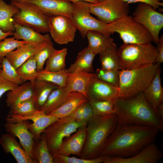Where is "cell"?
Segmentation results:
<instances>
[{"mask_svg":"<svg viewBox=\"0 0 163 163\" xmlns=\"http://www.w3.org/2000/svg\"><path fill=\"white\" fill-rule=\"evenodd\" d=\"M53 157L54 163H101L103 162L104 160L102 155L91 159L70 157L59 154L54 155Z\"/></svg>","mask_w":163,"mask_h":163,"instance_id":"60d3db41","label":"cell"},{"mask_svg":"<svg viewBox=\"0 0 163 163\" xmlns=\"http://www.w3.org/2000/svg\"><path fill=\"white\" fill-rule=\"evenodd\" d=\"M161 72L159 65L153 79L143 92L147 102L156 113L158 106L163 103V88L161 84Z\"/></svg>","mask_w":163,"mask_h":163,"instance_id":"44dd1931","label":"cell"},{"mask_svg":"<svg viewBox=\"0 0 163 163\" xmlns=\"http://www.w3.org/2000/svg\"><path fill=\"white\" fill-rule=\"evenodd\" d=\"M37 5L47 16L62 15L71 19L73 10L72 3L65 0H26Z\"/></svg>","mask_w":163,"mask_h":163,"instance_id":"e0dca14e","label":"cell"},{"mask_svg":"<svg viewBox=\"0 0 163 163\" xmlns=\"http://www.w3.org/2000/svg\"><path fill=\"white\" fill-rule=\"evenodd\" d=\"M159 1H163V0H159Z\"/></svg>","mask_w":163,"mask_h":163,"instance_id":"db71d44e","label":"cell"},{"mask_svg":"<svg viewBox=\"0 0 163 163\" xmlns=\"http://www.w3.org/2000/svg\"><path fill=\"white\" fill-rule=\"evenodd\" d=\"M37 110L32 97L10 108L9 114L27 116L32 114Z\"/></svg>","mask_w":163,"mask_h":163,"instance_id":"f35d334b","label":"cell"},{"mask_svg":"<svg viewBox=\"0 0 163 163\" xmlns=\"http://www.w3.org/2000/svg\"><path fill=\"white\" fill-rule=\"evenodd\" d=\"M117 124L115 114L94 116L86 125V140L80 158L91 159L101 156L107 139Z\"/></svg>","mask_w":163,"mask_h":163,"instance_id":"3957f363","label":"cell"},{"mask_svg":"<svg viewBox=\"0 0 163 163\" xmlns=\"http://www.w3.org/2000/svg\"><path fill=\"white\" fill-rule=\"evenodd\" d=\"M32 154L34 163H54L53 156L50 152L43 132L41 134L40 139L34 141Z\"/></svg>","mask_w":163,"mask_h":163,"instance_id":"4dcf8cb0","label":"cell"},{"mask_svg":"<svg viewBox=\"0 0 163 163\" xmlns=\"http://www.w3.org/2000/svg\"><path fill=\"white\" fill-rule=\"evenodd\" d=\"M128 4L140 2L148 4L151 6L154 9L156 10L163 6V2L159 0H123Z\"/></svg>","mask_w":163,"mask_h":163,"instance_id":"f6af8a7d","label":"cell"},{"mask_svg":"<svg viewBox=\"0 0 163 163\" xmlns=\"http://www.w3.org/2000/svg\"><path fill=\"white\" fill-rule=\"evenodd\" d=\"M132 17L148 30L153 37V42L158 43L160 31L163 27V14L149 5L141 3L137 5Z\"/></svg>","mask_w":163,"mask_h":163,"instance_id":"8fae6325","label":"cell"},{"mask_svg":"<svg viewBox=\"0 0 163 163\" xmlns=\"http://www.w3.org/2000/svg\"><path fill=\"white\" fill-rule=\"evenodd\" d=\"M86 124L76 122L69 117L58 119L49 125L43 132L51 155L57 154L64 139Z\"/></svg>","mask_w":163,"mask_h":163,"instance_id":"ba28073f","label":"cell"},{"mask_svg":"<svg viewBox=\"0 0 163 163\" xmlns=\"http://www.w3.org/2000/svg\"><path fill=\"white\" fill-rule=\"evenodd\" d=\"M20 11L16 6L11 3L8 4L0 0V29L7 32L14 31L13 18Z\"/></svg>","mask_w":163,"mask_h":163,"instance_id":"83f0119b","label":"cell"},{"mask_svg":"<svg viewBox=\"0 0 163 163\" xmlns=\"http://www.w3.org/2000/svg\"><path fill=\"white\" fill-rule=\"evenodd\" d=\"M159 132L157 129L148 126H117L107 139L101 155L118 157L132 156L154 143Z\"/></svg>","mask_w":163,"mask_h":163,"instance_id":"6da1fadb","label":"cell"},{"mask_svg":"<svg viewBox=\"0 0 163 163\" xmlns=\"http://www.w3.org/2000/svg\"><path fill=\"white\" fill-rule=\"evenodd\" d=\"M86 125L79 127L76 132L63 140L58 154L69 156L80 157L86 140Z\"/></svg>","mask_w":163,"mask_h":163,"instance_id":"ac0fdd59","label":"cell"},{"mask_svg":"<svg viewBox=\"0 0 163 163\" xmlns=\"http://www.w3.org/2000/svg\"><path fill=\"white\" fill-rule=\"evenodd\" d=\"M95 74L96 77L99 79L118 88L119 70L97 68Z\"/></svg>","mask_w":163,"mask_h":163,"instance_id":"ab89813d","label":"cell"},{"mask_svg":"<svg viewBox=\"0 0 163 163\" xmlns=\"http://www.w3.org/2000/svg\"><path fill=\"white\" fill-rule=\"evenodd\" d=\"M72 2V3L77 2L80 1H84L88 2L90 3H98L95 0H65Z\"/></svg>","mask_w":163,"mask_h":163,"instance_id":"f907efd6","label":"cell"},{"mask_svg":"<svg viewBox=\"0 0 163 163\" xmlns=\"http://www.w3.org/2000/svg\"><path fill=\"white\" fill-rule=\"evenodd\" d=\"M13 32H5L0 29V41L9 36L13 35Z\"/></svg>","mask_w":163,"mask_h":163,"instance_id":"681fc988","label":"cell"},{"mask_svg":"<svg viewBox=\"0 0 163 163\" xmlns=\"http://www.w3.org/2000/svg\"><path fill=\"white\" fill-rule=\"evenodd\" d=\"M33 85L34 90L33 98L35 106L37 110H40L51 93L59 86L48 82L37 80H36Z\"/></svg>","mask_w":163,"mask_h":163,"instance_id":"4316f807","label":"cell"},{"mask_svg":"<svg viewBox=\"0 0 163 163\" xmlns=\"http://www.w3.org/2000/svg\"><path fill=\"white\" fill-rule=\"evenodd\" d=\"M96 0L97 2H100L103 1L104 0Z\"/></svg>","mask_w":163,"mask_h":163,"instance_id":"f5cc1de1","label":"cell"},{"mask_svg":"<svg viewBox=\"0 0 163 163\" xmlns=\"http://www.w3.org/2000/svg\"><path fill=\"white\" fill-rule=\"evenodd\" d=\"M94 75L95 73L76 70L70 73L67 80L66 86L70 92H79L86 97L87 85L91 78Z\"/></svg>","mask_w":163,"mask_h":163,"instance_id":"d4e9b609","label":"cell"},{"mask_svg":"<svg viewBox=\"0 0 163 163\" xmlns=\"http://www.w3.org/2000/svg\"><path fill=\"white\" fill-rule=\"evenodd\" d=\"M26 43L15 39L14 37L6 38L0 41V57H5L19 46Z\"/></svg>","mask_w":163,"mask_h":163,"instance_id":"b9f144b4","label":"cell"},{"mask_svg":"<svg viewBox=\"0 0 163 163\" xmlns=\"http://www.w3.org/2000/svg\"><path fill=\"white\" fill-rule=\"evenodd\" d=\"M115 100L89 101L95 116H107L115 114Z\"/></svg>","mask_w":163,"mask_h":163,"instance_id":"d590c367","label":"cell"},{"mask_svg":"<svg viewBox=\"0 0 163 163\" xmlns=\"http://www.w3.org/2000/svg\"><path fill=\"white\" fill-rule=\"evenodd\" d=\"M96 54L88 47L78 54L75 62L67 69L69 73L76 70H80L91 73L93 71L92 63Z\"/></svg>","mask_w":163,"mask_h":163,"instance_id":"f546056e","label":"cell"},{"mask_svg":"<svg viewBox=\"0 0 163 163\" xmlns=\"http://www.w3.org/2000/svg\"><path fill=\"white\" fill-rule=\"evenodd\" d=\"M46 42L37 44L25 43L18 47L5 57L17 70L29 58L34 55Z\"/></svg>","mask_w":163,"mask_h":163,"instance_id":"ffe728a7","label":"cell"},{"mask_svg":"<svg viewBox=\"0 0 163 163\" xmlns=\"http://www.w3.org/2000/svg\"><path fill=\"white\" fill-rule=\"evenodd\" d=\"M112 34H119L123 44L151 43L153 39L150 32L142 25L128 15L108 24Z\"/></svg>","mask_w":163,"mask_h":163,"instance_id":"8992f818","label":"cell"},{"mask_svg":"<svg viewBox=\"0 0 163 163\" xmlns=\"http://www.w3.org/2000/svg\"><path fill=\"white\" fill-rule=\"evenodd\" d=\"M110 36L97 31H88L85 37L88 40V47L96 55L100 54L113 43Z\"/></svg>","mask_w":163,"mask_h":163,"instance_id":"484cf974","label":"cell"},{"mask_svg":"<svg viewBox=\"0 0 163 163\" xmlns=\"http://www.w3.org/2000/svg\"><path fill=\"white\" fill-rule=\"evenodd\" d=\"M70 73L66 68L56 72L46 71L43 69L38 72L36 80L48 82L59 87L65 86Z\"/></svg>","mask_w":163,"mask_h":163,"instance_id":"d6a6232c","label":"cell"},{"mask_svg":"<svg viewBox=\"0 0 163 163\" xmlns=\"http://www.w3.org/2000/svg\"><path fill=\"white\" fill-rule=\"evenodd\" d=\"M88 100L83 94L76 91L71 92L59 107L48 114L54 115L58 119L68 117L77 108Z\"/></svg>","mask_w":163,"mask_h":163,"instance_id":"603a6c76","label":"cell"},{"mask_svg":"<svg viewBox=\"0 0 163 163\" xmlns=\"http://www.w3.org/2000/svg\"><path fill=\"white\" fill-rule=\"evenodd\" d=\"M1 68L0 74L5 79L18 85L24 82L18 74L17 70L5 57L2 58Z\"/></svg>","mask_w":163,"mask_h":163,"instance_id":"8d00e7d4","label":"cell"},{"mask_svg":"<svg viewBox=\"0 0 163 163\" xmlns=\"http://www.w3.org/2000/svg\"><path fill=\"white\" fill-rule=\"evenodd\" d=\"M13 23L15 30L13 35L17 40L34 44H40L51 40L50 37L48 34L42 35L29 27L21 25L14 21Z\"/></svg>","mask_w":163,"mask_h":163,"instance_id":"7402d4cb","label":"cell"},{"mask_svg":"<svg viewBox=\"0 0 163 163\" xmlns=\"http://www.w3.org/2000/svg\"><path fill=\"white\" fill-rule=\"evenodd\" d=\"M117 126L137 125L163 130V120L150 105L143 93L126 98H117L114 101Z\"/></svg>","mask_w":163,"mask_h":163,"instance_id":"7a4b0ae2","label":"cell"},{"mask_svg":"<svg viewBox=\"0 0 163 163\" xmlns=\"http://www.w3.org/2000/svg\"><path fill=\"white\" fill-rule=\"evenodd\" d=\"M33 86L30 81H26L18 85L14 89L8 91L6 103L11 108L18 104L33 97Z\"/></svg>","mask_w":163,"mask_h":163,"instance_id":"cb8c5ba5","label":"cell"},{"mask_svg":"<svg viewBox=\"0 0 163 163\" xmlns=\"http://www.w3.org/2000/svg\"><path fill=\"white\" fill-rule=\"evenodd\" d=\"M28 120H21L16 122L6 121L4 127L7 133L18 139L21 145L32 158V149L34 141L29 129Z\"/></svg>","mask_w":163,"mask_h":163,"instance_id":"2e32d148","label":"cell"},{"mask_svg":"<svg viewBox=\"0 0 163 163\" xmlns=\"http://www.w3.org/2000/svg\"><path fill=\"white\" fill-rule=\"evenodd\" d=\"M0 144L4 152L11 154L18 163H34L31 157L11 134H2L0 138Z\"/></svg>","mask_w":163,"mask_h":163,"instance_id":"d6986e66","label":"cell"},{"mask_svg":"<svg viewBox=\"0 0 163 163\" xmlns=\"http://www.w3.org/2000/svg\"><path fill=\"white\" fill-rule=\"evenodd\" d=\"M118 91V88L99 79L95 74L88 84L86 96L89 101L115 100Z\"/></svg>","mask_w":163,"mask_h":163,"instance_id":"9a60e30c","label":"cell"},{"mask_svg":"<svg viewBox=\"0 0 163 163\" xmlns=\"http://www.w3.org/2000/svg\"><path fill=\"white\" fill-rule=\"evenodd\" d=\"M18 85L5 79L0 73V98L5 92L14 89Z\"/></svg>","mask_w":163,"mask_h":163,"instance_id":"ee69618b","label":"cell"},{"mask_svg":"<svg viewBox=\"0 0 163 163\" xmlns=\"http://www.w3.org/2000/svg\"><path fill=\"white\" fill-rule=\"evenodd\" d=\"M17 7L19 11L13 16V21L23 26L29 27L42 33L49 32V16L44 14L36 5L26 0H10Z\"/></svg>","mask_w":163,"mask_h":163,"instance_id":"52a82bcc","label":"cell"},{"mask_svg":"<svg viewBox=\"0 0 163 163\" xmlns=\"http://www.w3.org/2000/svg\"><path fill=\"white\" fill-rule=\"evenodd\" d=\"M67 49L63 48L56 50L48 58L46 62V71L56 72L65 69V59Z\"/></svg>","mask_w":163,"mask_h":163,"instance_id":"e575fe53","label":"cell"},{"mask_svg":"<svg viewBox=\"0 0 163 163\" xmlns=\"http://www.w3.org/2000/svg\"><path fill=\"white\" fill-rule=\"evenodd\" d=\"M159 65L153 63L119 70L118 97L129 98L143 93L153 79Z\"/></svg>","mask_w":163,"mask_h":163,"instance_id":"277c9868","label":"cell"},{"mask_svg":"<svg viewBox=\"0 0 163 163\" xmlns=\"http://www.w3.org/2000/svg\"><path fill=\"white\" fill-rule=\"evenodd\" d=\"M17 71L20 77L24 82L30 81L32 84L36 80L38 72L34 55L30 57L20 66Z\"/></svg>","mask_w":163,"mask_h":163,"instance_id":"836d02e7","label":"cell"},{"mask_svg":"<svg viewBox=\"0 0 163 163\" xmlns=\"http://www.w3.org/2000/svg\"><path fill=\"white\" fill-rule=\"evenodd\" d=\"M48 25L49 32L56 43L65 44L74 41L77 29L70 18L62 15L50 16Z\"/></svg>","mask_w":163,"mask_h":163,"instance_id":"7c38bea8","label":"cell"},{"mask_svg":"<svg viewBox=\"0 0 163 163\" xmlns=\"http://www.w3.org/2000/svg\"><path fill=\"white\" fill-rule=\"evenodd\" d=\"M163 153L154 143L147 146L136 154L127 157L104 156V163H157L162 158Z\"/></svg>","mask_w":163,"mask_h":163,"instance_id":"5bb4252c","label":"cell"},{"mask_svg":"<svg viewBox=\"0 0 163 163\" xmlns=\"http://www.w3.org/2000/svg\"><path fill=\"white\" fill-rule=\"evenodd\" d=\"M56 116L47 114L41 110H37L32 114L27 116H21L9 114L6 121L16 122L21 120H30L29 130L32 134L34 141L40 140L41 134L51 124L57 120Z\"/></svg>","mask_w":163,"mask_h":163,"instance_id":"4fadbf2b","label":"cell"},{"mask_svg":"<svg viewBox=\"0 0 163 163\" xmlns=\"http://www.w3.org/2000/svg\"><path fill=\"white\" fill-rule=\"evenodd\" d=\"M156 113L159 117L163 120V103L160 104L157 107Z\"/></svg>","mask_w":163,"mask_h":163,"instance_id":"c3c4849f","label":"cell"},{"mask_svg":"<svg viewBox=\"0 0 163 163\" xmlns=\"http://www.w3.org/2000/svg\"><path fill=\"white\" fill-rule=\"evenodd\" d=\"M122 69H131L154 63L156 47L152 43L123 44L117 49Z\"/></svg>","mask_w":163,"mask_h":163,"instance_id":"5b68a950","label":"cell"},{"mask_svg":"<svg viewBox=\"0 0 163 163\" xmlns=\"http://www.w3.org/2000/svg\"><path fill=\"white\" fill-rule=\"evenodd\" d=\"M90 12L98 19L107 24L128 15L129 4L123 0H104L96 3H89Z\"/></svg>","mask_w":163,"mask_h":163,"instance_id":"30bf717a","label":"cell"},{"mask_svg":"<svg viewBox=\"0 0 163 163\" xmlns=\"http://www.w3.org/2000/svg\"><path fill=\"white\" fill-rule=\"evenodd\" d=\"M81 105V104L68 117H70L77 122L83 124L82 123V115Z\"/></svg>","mask_w":163,"mask_h":163,"instance_id":"7dc6e473","label":"cell"},{"mask_svg":"<svg viewBox=\"0 0 163 163\" xmlns=\"http://www.w3.org/2000/svg\"><path fill=\"white\" fill-rule=\"evenodd\" d=\"M70 92L66 86L59 87L51 93L40 110L47 114L50 113L63 104Z\"/></svg>","mask_w":163,"mask_h":163,"instance_id":"f1b7e54d","label":"cell"},{"mask_svg":"<svg viewBox=\"0 0 163 163\" xmlns=\"http://www.w3.org/2000/svg\"><path fill=\"white\" fill-rule=\"evenodd\" d=\"M82 115V123L86 124L95 115L92 109L88 100L81 105Z\"/></svg>","mask_w":163,"mask_h":163,"instance_id":"7bdbcfd3","label":"cell"},{"mask_svg":"<svg viewBox=\"0 0 163 163\" xmlns=\"http://www.w3.org/2000/svg\"><path fill=\"white\" fill-rule=\"evenodd\" d=\"M99 54L101 68L108 70L122 69L117 46L114 42Z\"/></svg>","mask_w":163,"mask_h":163,"instance_id":"1f68e13d","label":"cell"},{"mask_svg":"<svg viewBox=\"0 0 163 163\" xmlns=\"http://www.w3.org/2000/svg\"><path fill=\"white\" fill-rule=\"evenodd\" d=\"M51 40L46 42L34 55L37 65V72L44 69L45 62L48 58L56 50Z\"/></svg>","mask_w":163,"mask_h":163,"instance_id":"74e56055","label":"cell"},{"mask_svg":"<svg viewBox=\"0 0 163 163\" xmlns=\"http://www.w3.org/2000/svg\"><path fill=\"white\" fill-rule=\"evenodd\" d=\"M157 44V55L154 63H157L160 65L163 62V35H161L159 37L158 42Z\"/></svg>","mask_w":163,"mask_h":163,"instance_id":"bcb514c9","label":"cell"},{"mask_svg":"<svg viewBox=\"0 0 163 163\" xmlns=\"http://www.w3.org/2000/svg\"><path fill=\"white\" fill-rule=\"evenodd\" d=\"M89 3L80 1L73 3V10L72 20L83 38L90 30L97 31L110 35L108 24L97 19L90 14Z\"/></svg>","mask_w":163,"mask_h":163,"instance_id":"9c48e42d","label":"cell"},{"mask_svg":"<svg viewBox=\"0 0 163 163\" xmlns=\"http://www.w3.org/2000/svg\"><path fill=\"white\" fill-rule=\"evenodd\" d=\"M2 58L0 57V73L1 71V64Z\"/></svg>","mask_w":163,"mask_h":163,"instance_id":"816d5d0a","label":"cell"}]
</instances>
